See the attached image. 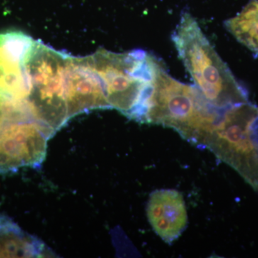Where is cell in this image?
Listing matches in <instances>:
<instances>
[{
    "instance_id": "1",
    "label": "cell",
    "mask_w": 258,
    "mask_h": 258,
    "mask_svg": "<svg viewBox=\"0 0 258 258\" xmlns=\"http://www.w3.org/2000/svg\"><path fill=\"white\" fill-rule=\"evenodd\" d=\"M225 110L212 104L196 86L179 82L164 71L142 108L139 123L174 129L203 149Z\"/></svg>"
},
{
    "instance_id": "2",
    "label": "cell",
    "mask_w": 258,
    "mask_h": 258,
    "mask_svg": "<svg viewBox=\"0 0 258 258\" xmlns=\"http://www.w3.org/2000/svg\"><path fill=\"white\" fill-rule=\"evenodd\" d=\"M172 40L196 87L212 104L228 108L248 102L247 91L237 82L189 13L181 15Z\"/></svg>"
},
{
    "instance_id": "3",
    "label": "cell",
    "mask_w": 258,
    "mask_h": 258,
    "mask_svg": "<svg viewBox=\"0 0 258 258\" xmlns=\"http://www.w3.org/2000/svg\"><path fill=\"white\" fill-rule=\"evenodd\" d=\"M86 58L101 79L111 109L126 117L166 71L156 56L142 50L116 53L100 49Z\"/></svg>"
},
{
    "instance_id": "4",
    "label": "cell",
    "mask_w": 258,
    "mask_h": 258,
    "mask_svg": "<svg viewBox=\"0 0 258 258\" xmlns=\"http://www.w3.org/2000/svg\"><path fill=\"white\" fill-rule=\"evenodd\" d=\"M66 56L34 41L25 61L29 85L26 102L32 118L55 132L70 120L64 94Z\"/></svg>"
},
{
    "instance_id": "5",
    "label": "cell",
    "mask_w": 258,
    "mask_h": 258,
    "mask_svg": "<svg viewBox=\"0 0 258 258\" xmlns=\"http://www.w3.org/2000/svg\"><path fill=\"white\" fill-rule=\"evenodd\" d=\"M204 148L258 191V106L247 102L227 109Z\"/></svg>"
},
{
    "instance_id": "6",
    "label": "cell",
    "mask_w": 258,
    "mask_h": 258,
    "mask_svg": "<svg viewBox=\"0 0 258 258\" xmlns=\"http://www.w3.org/2000/svg\"><path fill=\"white\" fill-rule=\"evenodd\" d=\"M55 133L32 119L7 125L0 132V174L24 167L40 169L46 157L48 141Z\"/></svg>"
},
{
    "instance_id": "7",
    "label": "cell",
    "mask_w": 258,
    "mask_h": 258,
    "mask_svg": "<svg viewBox=\"0 0 258 258\" xmlns=\"http://www.w3.org/2000/svg\"><path fill=\"white\" fill-rule=\"evenodd\" d=\"M64 94L70 119L95 109H111L100 78L86 57L66 56Z\"/></svg>"
},
{
    "instance_id": "8",
    "label": "cell",
    "mask_w": 258,
    "mask_h": 258,
    "mask_svg": "<svg viewBox=\"0 0 258 258\" xmlns=\"http://www.w3.org/2000/svg\"><path fill=\"white\" fill-rule=\"evenodd\" d=\"M34 41L21 32L0 34V91L22 101L28 96L25 61Z\"/></svg>"
},
{
    "instance_id": "9",
    "label": "cell",
    "mask_w": 258,
    "mask_h": 258,
    "mask_svg": "<svg viewBox=\"0 0 258 258\" xmlns=\"http://www.w3.org/2000/svg\"><path fill=\"white\" fill-rule=\"evenodd\" d=\"M147 215L153 230L167 244L177 240L187 226L184 197L176 189L152 191L147 203Z\"/></svg>"
},
{
    "instance_id": "10",
    "label": "cell",
    "mask_w": 258,
    "mask_h": 258,
    "mask_svg": "<svg viewBox=\"0 0 258 258\" xmlns=\"http://www.w3.org/2000/svg\"><path fill=\"white\" fill-rule=\"evenodd\" d=\"M52 255L40 239L22 230L11 218L0 216V257H42Z\"/></svg>"
},
{
    "instance_id": "11",
    "label": "cell",
    "mask_w": 258,
    "mask_h": 258,
    "mask_svg": "<svg viewBox=\"0 0 258 258\" xmlns=\"http://www.w3.org/2000/svg\"><path fill=\"white\" fill-rule=\"evenodd\" d=\"M236 40L258 55V0H251L240 13L225 21Z\"/></svg>"
},
{
    "instance_id": "12",
    "label": "cell",
    "mask_w": 258,
    "mask_h": 258,
    "mask_svg": "<svg viewBox=\"0 0 258 258\" xmlns=\"http://www.w3.org/2000/svg\"><path fill=\"white\" fill-rule=\"evenodd\" d=\"M32 119L26 101L0 91V132L10 123Z\"/></svg>"
}]
</instances>
